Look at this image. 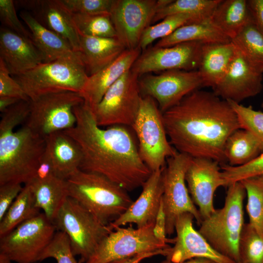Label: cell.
Segmentation results:
<instances>
[{"mask_svg": "<svg viewBox=\"0 0 263 263\" xmlns=\"http://www.w3.org/2000/svg\"><path fill=\"white\" fill-rule=\"evenodd\" d=\"M220 0H172L169 4L157 10L152 23L177 14L193 15L202 20L208 19L210 18Z\"/></svg>", "mask_w": 263, "mask_h": 263, "instance_id": "cell-34", "label": "cell"}, {"mask_svg": "<svg viewBox=\"0 0 263 263\" xmlns=\"http://www.w3.org/2000/svg\"><path fill=\"white\" fill-rule=\"evenodd\" d=\"M225 203L202 219L199 232L217 251L236 263H240L239 242L244 220L245 189L241 182L228 187Z\"/></svg>", "mask_w": 263, "mask_h": 263, "instance_id": "cell-5", "label": "cell"}, {"mask_svg": "<svg viewBox=\"0 0 263 263\" xmlns=\"http://www.w3.org/2000/svg\"><path fill=\"white\" fill-rule=\"evenodd\" d=\"M45 153L50 160L55 172L66 179L79 169L82 154L78 145L64 131L45 137Z\"/></svg>", "mask_w": 263, "mask_h": 263, "instance_id": "cell-25", "label": "cell"}, {"mask_svg": "<svg viewBox=\"0 0 263 263\" xmlns=\"http://www.w3.org/2000/svg\"><path fill=\"white\" fill-rule=\"evenodd\" d=\"M53 223L57 230L68 236L74 255L80 256L85 263L93 254L101 242L113 229L100 222L74 199L68 196L55 217Z\"/></svg>", "mask_w": 263, "mask_h": 263, "instance_id": "cell-7", "label": "cell"}, {"mask_svg": "<svg viewBox=\"0 0 263 263\" xmlns=\"http://www.w3.org/2000/svg\"><path fill=\"white\" fill-rule=\"evenodd\" d=\"M10 74L4 61L0 58V97L9 96L21 100H30L21 86Z\"/></svg>", "mask_w": 263, "mask_h": 263, "instance_id": "cell-44", "label": "cell"}, {"mask_svg": "<svg viewBox=\"0 0 263 263\" xmlns=\"http://www.w3.org/2000/svg\"><path fill=\"white\" fill-rule=\"evenodd\" d=\"M139 47L126 49L113 62L89 76L80 93L84 103L93 109L102 99L109 88L125 73L131 70L141 54Z\"/></svg>", "mask_w": 263, "mask_h": 263, "instance_id": "cell-23", "label": "cell"}, {"mask_svg": "<svg viewBox=\"0 0 263 263\" xmlns=\"http://www.w3.org/2000/svg\"><path fill=\"white\" fill-rule=\"evenodd\" d=\"M166 226V217L162 199L160 207L154 223L153 233L158 239L167 244H174V239L167 238Z\"/></svg>", "mask_w": 263, "mask_h": 263, "instance_id": "cell-46", "label": "cell"}, {"mask_svg": "<svg viewBox=\"0 0 263 263\" xmlns=\"http://www.w3.org/2000/svg\"><path fill=\"white\" fill-rule=\"evenodd\" d=\"M194 216L189 213L180 215L175 223L174 245L167 259L178 263L191 259L204 258L217 263H236L221 254L209 244L193 225Z\"/></svg>", "mask_w": 263, "mask_h": 263, "instance_id": "cell-19", "label": "cell"}, {"mask_svg": "<svg viewBox=\"0 0 263 263\" xmlns=\"http://www.w3.org/2000/svg\"><path fill=\"white\" fill-rule=\"evenodd\" d=\"M204 44L187 41L167 47H153L140 54L131 70L139 77L153 72L198 70Z\"/></svg>", "mask_w": 263, "mask_h": 263, "instance_id": "cell-16", "label": "cell"}, {"mask_svg": "<svg viewBox=\"0 0 263 263\" xmlns=\"http://www.w3.org/2000/svg\"><path fill=\"white\" fill-rule=\"evenodd\" d=\"M263 151V146L249 132L239 129L227 138L225 156L229 165L239 166L252 161Z\"/></svg>", "mask_w": 263, "mask_h": 263, "instance_id": "cell-31", "label": "cell"}, {"mask_svg": "<svg viewBox=\"0 0 263 263\" xmlns=\"http://www.w3.org/2000/svg\"><path fill=\"white\" fill-rule=\"evenodd\" d=\"M201 20H203L189 14H177L167 16L160 22L150 25L145 29L142 35L139 47L145 51L154 41L168 37L180 27Z\"/></svg>", "mask_w": 263, "mask_h": 263, "instance_id": "cell-35", "label": "cell"}, {"mask_svg": "<svg viewBox=\"0 0 263 263\" xmlns=\"http://www.w3.org/2000/svg\"><path fill=\"white\" fill-rule=\"evenodd\" d=\"M19 16L30 30L31 39L42 55L44 62L64 58L81 60L79 53L65 39L43 26L29 12L23 10Z\"/></svg>", "mask_w": 263, "mask_h": 263, "instance_id": "cell-26", "label": "cell"}, {"mask_svg": "<svg viewBox=\"0 0 263 263\" xmlns=\"http://www.w3.org/2000/svg\"><path fill=\"white\" fill-rule=\"evenodd\" d=\"M74 112L75 125L64 132L80 148L79 169L101 174L127 191L142 187L152 172L141 159L138 145L126 126L99 127L84 103L75 107Z\"/></svg>", "mask_w": 263, "mask_h": 263, "instance_id": "cell-2", "label": "cell"}, {"mask_svg": "<svg viewBox=\"0 0 263 263\" xmlns=\"http://www.w3.org/2000/svg\"><path fill=\"white\" fill-rule=\"evenodd\" d=\"M15 7L14 0H0V19L2 26L31 39V33L19 19Z\"/></svg>", "mask_w": 263, "mask_h": 263, "instance_id": "cell-43", "label": "cell"}, {"mask_svg": "<svg viewBox=\"0 0 263 263\" xmlns=\"http://www.w3.org/2000/svg\"><path fill=\"white\" fill-rule=\"evenodd\" d=\"M154 225V223L137 228L121 226L114 229L85 263H111L171 247L155 236Z\"/></svg>", "mask_w": 263, "mask_h": 263, "instance_id": "cell-11", "label": "cell"}, {"mask_svg": "<svg viewBox=\"0 0 263 263\" xmlns=\"http://www.w3.org/2000/svg\"><path fill=\"white\" fill-rule=\"evenodd\" d=\"M66 181L68 196L105 225L118 218L133 202L127 190L97 173L78 169Z\"/></svg>", "mask_w": 263, "mask_h": 263, "instance_id": "cell-3", "label": "cell"}, {"mask_svg": "<svg viewBox=\"0 0 263 263\" xmlns=\"http://www.w3.org/2000/svg\"><path fill=\"white\" fill-rule=\"evenodd\" d=\"M73 14L110 15L113 0H61Z\"/></svg>", "mask_w": 263, "mask_h": 263, "instance_id": "cell-42", "label": "cell"}, {"mask_svg": "<svg viewBox=\"0 0 263 263\" xmlns=\"http://www.w3.org/2000/svg\"><path fill=\"white\" fill-rule=\"evenodd\" d=\"M11 261L4 255L0 254V263H11Z\"/></svg>", "mask_w": 263, "mask_h": 263, "instance_id": "cell-51", "label": "cell"}, {"mask_svg": "<svg viewBox=\"0 0 263 263\" xmlns=\"http://www.w3.org/2000/svg\"><path fill=\"white\" fill-rule=\"evenodd\" d=\"M72 14L78 34L95 37L117 38L110 15Z\"/></svg>", "mask_w": 263, "mask_h": 263, "instance_id": "cell-37", "label": "cell"}, {"mask_svg": "<svg viewBox=\"0 0 263 263\" xmlns=\"http://www.w3.org/2000/svg\"><path fill=\"white\" fill-rule=\"evenodd\" d=\"M0 58L15 76L44 62L42 55L30 38L3 26L0 28Z\"/></svg>", "mask_w": 263, "mask_h": 263, "instance_id": "cell-22", "label": "cell"}, {"mask_svg": "<svg viewBox=\"0 0 263 263\" xmlns=\"http://www.w3.org/2000/svg\"><path fill=\"white\" fill-rule=\"evenodd\" d=\"M57 229L39 213L0 237V254L17 263H35L53 238Z\"/></svg>", "mask_w": 263, "mask_h": 263, "instance_id": "cell-9", "label": "cell"}, {"mask_svg": "<svg viewBox=\"0 0 263 263\" xmlns=\"http://www.w3.org/2000/svg\"><path fill=\"white\" fill-rule=\"evenodd\" d=\"M79 36V53L89 76L110 65L126 50L117 38Z\"/></svg>", "mask_w": 263, "mask_h": 263, "instance_id": "cell-24", "label": "cell"}, {"mask_svg": "<svg viewBox=\"0 0 263 263\" xmlns=\"http://www.w3.org/2000/svg\"><path fill=\"white\" fill-rule=\"evenodd\" d=\"M15 6L29 12L41 25L65 39L73 50L79 51V36L72 14L61 0H14Z\"/></svg>", "mask_w": 263, "mask_h": 263, "instance_id": "cell-20", "label": "cell"}, {"mask_svg": "<svg viewBox=\"0 0 263 263\" xmlns=\"http://www.w3.org/2000/svg\"><path fill=\"white\" fill-rule=\"evenodd\" d=\"M191 158L190 156L177 151L167 160L163 168L162 202L167 235L174 233L176 220L183 213L191 214L199 225L202 220L186 186V173Z\"/></svg>", "mask_w": 263, "mask_h": 263, "instance_id": "cell-12", "label": "cell"}, {"mask_svg": "<svg viewBox=\"0 0 263 263\" xmlns=\"http://www.w3.org/2000/svg\"><path fill=\"white\" fill-rule=\"evenodd\" d=\"M219 165L210 159L191 157L186 173L189 193L194 204L199 207L202 219L215 210L213 197L217 188L226 187Z\"/></svg>", "mask_w": 263, "mask_h": 263, "instance_id": "cell-17", "label": "cell"}, {"mask_svg": "<svg viewBox=\"0 0 263 263\" xmlns=\"http://www.w3.org/2000/svg\"><path fill=\"white\" fill-rule=\"evenodd\" d=\"M35 197L28 184L23 188L0 220V237L11 231L19 225L38 214Z\"/></svg>", "mask_w": 263, "mask_h": 263, "instance_id": "cell-32", "label": "cell"}, {"mask_svg": "<svg viewBox=\"0 0 263 263\" xmlns=\"http://www.w3.org/2000/svg\"><path fill=\"white\" fill-rule=\"evenodd\" d=\"M172 0H113L110 18L126 49L139 47L142 35L159 9Z\"/></svg>", "mask_w": 263, "mask_h": 263, "instance_id": "cell-14", "label": "cell"}, {"mask_svg": "<svg viewBox=\"0 0 263 263\" xmlns=\"http://www.w3.org/2000/svg\"><path fill=\"white\" fill-rule=\"evenodd\" d=\"M232 41L204 45L198 69L203 86L213 89L225 74L236 53Z\"/></svg>", "mask_w": 263, "mask_h": 263, "instance_id": "cell-27", "label": "cell"}, {"mask_svg": "<svg viewBox=\"0 0 263 263\" xmlns=\"http://www.w3.org/2000/svg\"><path fill=\"white\" fill-rule=\"evenodd\" d=\"M261 106H262V107L263 108V102H262V103Z\"/></svg>", "mask_w": 263, "mask_h": 263, "instance_id": "cell-52", "label": "cell"}, {"mask_svg": "<svg viewBox=\"0 0 263 263\" xmlns=\"http://www.w3.org/2000/svg\"><path fill=\"white\" fill-rule=\"evenodd\" d=\"M263 73L250 63L236 48L225 74L213 89L218 96L240 103L263 89Z\"/></svg>", "mask_w": 263, "mask_h": 263, "instance_id": "cell-18", "label": "cell"}, {"mask_svg": "<svg viewBox=\"0 0 263 263\" xmlns=\"http://www.w3.org/2000/svg\"><path fill=\"white\" fill-rule=\"evenodd\" d=\"M23 187L17 183L0 185V220L21 191Z\"/></svg>", "mask_w": 263, "mask_h": 263, "instance_id": "cell-45", "label": "cell"}, {"mask_svg": "<svg viewBox=\"0 0 263 263\" xmlns=\"http://www.w3.org/2000/svg\"><path fill=\"white\" fill-rule=\"evenodd\" d=\"M252 19L246 0H221L210 17L212 22L231 40Z\"/></svg>", "mask_w": 263, "mask_h": 263, "instance_id": "cell-30", "label": "cell"}, {"mask_svg": "<svg viewBox=\"0 0 263 263\" xmlns=\"http://www.w3.org/2000/svg\"><path fill=\"white\" fill-rule=\"evenodd\" d=\"M222 177L226 187L244 179L263 177V151L249 162L239 166L224 164L221 165Z\"/></svg>", "mask_w": 263, "mask_h": 263, "instance_id": "cell-39", "label": "cell"}, {"mask_svg": "<svg viewBox=\"0 0 263 263\" xmlns=\"http://www.w3.org/2000/svg\"><path fill=\"white\" fill-rule=\"evenodd\" d=\"M235 111L241 129L251 132L263 146V113L251 106L227 100Z\"/></svg>", "mask_w": 263, "mask_h": 263, "instance_id": "cell-40", "label": "cell"}, {"mask_svg": "<svg viewBox=\"0 0 263 263\" xmlns=\"http://www.w3.org/2000/svg\"><path fill=\"white\" fill-rule=\"evenodd\" d=\"M240 182L247 195L249 224L263 238V177L247 178Z\"/></svg>", "mask_w": 263, "mask_h": 263, "instance_id": "cell-36", "label": "cell"}, {"mask_svg": "<svg viewBox=\"0 0 263 263\" xmlns=\"http://www.w3.org/2000/svg\"><path fill=\"white\" fill-rule=\"evenodd\" d=\"M132 127L138 140L140 156L151 172L163 168L167 160L177 152L168 139L162 113L151 97L142 96Z\"/></svg>", "mask_w": 263, "mask_h": 263, "instance_id": "cell-8", "label": "cell"}, {"mask_svg": "<svg viewBox=\"0 0 263 263\" xmlns=\"http://www.w3.org/2000/svg\"><path fill=\"white\" fill-rule=\"evenodd\" d=\"M20 100L18 98L9 97V96H3L0 97V113L3 112L6 109L12 105L15 104L18 102L20 101Z\"/></svg>", "mask_w": 263, "mask_h": 263, "instance_id": "cell-49", "label": "cell"}, {"mask_svg": "<svg viewBox=\"0 0 263 263\" xmlns=\"http://www.w3.org/2000/svg\"><path fill=\"white\" fill-rule=\"evenodd\" d=\"M240 263H262L263 238L249 224H244L239 242Z\"/></svg>", "mask_w": 263, "mask_h": 263, "instance_id": "cell-38", "label": "cell"}, {"mask_svg": "<svg viewBox=\"0 0 263 263\" xmlns=\"http://www.w3.org/2000/svg\"><path fill=\"white\" fill-rule=\"evenodd\" d=\"M55 259L57 263H80L75 258L68 236L57 230L51 242L42 253L39 262L47 258Z\"/></svg>", "mask_w": 263, "mask_h": 263, "instance_id": "cell-41", "label": "cell"}, {"mask_svg": "<svg viewBox=\"0 0 263 263\" xmlns=\"http://www.w3.org/2000/svg\"><path fill=\"white\" fill-rule=\"evenodd\" d=\"M34 195L36 207L53 222L68 196L66 181L54 174L43 178H32L27 184Z\"/></svg>", "mask_w": 263, "mask_h": 263, "instance_id": "cell-28", "label": "cell"}, {"mask_svg": "<svg viewBox=\"0 0 263 263\" xmlns=\"http://www.w3.org/2000/svg\"><path fill=\"white\" fill-rule=\"evenodd\" d=\"M161 263H173L166 259L163 261ZM178 263H217L215 262L204 258H197L191 259L184 262H182Z\"/></svg>", "mask_w": 263, "mask_h": 263, "instance_id": "cell-50", "label": "cell"}, {"mask_svg": "<svg viewBox=\"0 0 263 263\" xmlns=\"http://www.w3.org/2000/svg\"></svg>", "mask_w": 263, "mask_h": 263, "instance_id": "cell-53", "label": "cell"}, {"mask_svg": "<svg viewBox=\"0 0 263 263\" xmlns=\"http://www.w3.org/2000/svg\"><path fill=\"white\" fill-rule=\"evenodd\" d=\"M30 102V112L24 124L45 138L73 128L76 122L74 109L84 100L79 93L65 92L43 95Z\"/></svg>", "mask_w": 263, "mask_h": 263, "instance_id": "cell-13", "label": "cell"}, {"mask_svg": "<svg viewBox=\"0 0 263 263\" xmlns=\"http://www.w3.org/2000/svg\"><path fill=\"white\" fill-rule=\"evenodd\" d=\"M139 76L132 70L125 73L107 91L92 111L101 127H132L138 114L142 95Z\"/></svg>", "mask_w": 263, "mask_h": 263, "instance_id": "cell-10", "label": "cell"}, {"mask_svg": "<svg viewBox=\"0 0 263 263\" xmlns=\"http://www.w3.org/2000/svg\"><path fill=\"white\" fill-rule=\"evenodd\" d=\"M171 145L192 158H206L225 164L228 137L241 129L229 102L213 92L196 90L162 113Z\"/></svg>", "mask_w": 263, "mask_h": 263, "instance_id": "cell-1", "label": "cell"}, {"mask_svg": "<svg viewBox=\"0 0 263 263\" xmlns=\"http://www.w3.org/2000/svg\"><path fill=\"white\" fill-rule=\"evenodd\" d=\"M163 168L151 172L142 186L138 198L118 218L110 224L114 229L128 224L142 227L153 224L158 212L163 193Z\"/></svg>", "mask_w": 263, "mask_h": 263, "instance_id": "cell-21", "label": "cell"}, {"mask_svg": "<svg viewBox=\"0 0 263 263\" xmlns=\"http://www.w3.org/2000/svg\"><path fill=\"white\" fill-rule=\"evenodd\" d=\"M247 1L253 19L263 36V0H249Z\"/></svg>", "mask_w": 263, "mask_h": 263, "instance_id": "cell-47", "label": "cell"}, {"mask_svg": "<svg viewBox=\"0 0 263 263\" xmlns=\"http://www.w3.org/2000/svg\"><path fill=\"white\" fill-rule=\"evenodd\" d=\"M187 41L210 44L226 43L231 40L209 18L180 27L170 35L159 40L154 47H167Z\"/></svg>", "mask_w": 263, "mask_h": 263, "instance_id": "cell-29", "label": "cell"}, {"mask_svg": "<svg viewBox=\"0 0 263 263\" xmlns=\"http://www.w3.org/2000/svg\"><path fill=\"white\" fill-rule=\"evenodd\" d=\"M88 77L81 60L64 58L41 63L14 79L30 100L34 101L51 94H80Z\"/></svg>", "mask_w": 263, "mask_h": 263, "instance_id": "cell-6", "label": "cell"}, {"mask_svg": "<svg viewBox=\"0 0 263 263\" xmlns=\"http://www.w3.org/2000/svg\"><path fill=\"white\" fill-rule=\"evenodd\" d=\"M231 41L245 58L263 73V36L253 18Z\"/></svg>", "mask_w": 263, "mask_h": 263, "instance_id": "cell-33", "label": "cell"}, {"mask_svg": "<svg viewBox=\"0 0 263 263\" xmlns=\"http://www.w3.org/2000/svg\"><path fill=\"white\" fill-rule=\"evenodd\" d=\"M169 251L170 248H169L152 252L143 253L130 258L113 262L111 263H139L145 259L157 255H163L167 257L168 256Z\"/></svg>", "mask_w": 263, "mask_h": 263, "instance_id": "cell-48", "label": "cell"}, {"mask_svg": "<svg viewBox=\"0 0 263 263\" xmlns=\"http://www.w3.org/2000/svg\"><path fill=\"white\" fill-rule=\"evenodd\" d=\"M45 140L24 124L18 130L0 128V185L27 184L45 150Z\"/></svg>", "mask_w": 263, "mask_h": 263, "instance_id": "cell-4", "label": "cell"}, {"mask_svg": "<svg viewBox=\"0 0 263 263\" xmlns=\"http://www.w3.org/2000/svg\"><path fill=\"white\" fill-rule=\"evenodd\" d=\"M142 96H149L164 113L191 93L204 87L198 70H172L157 75H147L138 80Z\"/></svg>", "mask_w": 263, "mask_h": 263, "instance_id": "cell-15", "label": "cell"}]
</instances>
